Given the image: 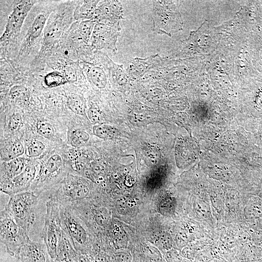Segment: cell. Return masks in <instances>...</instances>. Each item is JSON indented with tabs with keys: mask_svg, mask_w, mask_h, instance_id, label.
Here are the masks:
<instances>
[{
	"mask_svg": "<svg viewBox=\"0 0 262 262\" xmlns=\"http://www.w3.org/2000/svg\"><path fill=\"white\" fill-rule=\"evenodd\" d=\"M64 150L52 149L36 159L37 170L30 191L38 196L58 184L69 173L66 150Z\"/></svg>",
	"mask_w": 262,
	"mask_h": 262,
	"instance_id": "1",
	"label": "cell"
},
{
	"mask_svg": "<svg viewBox=\"0 0 262 262\" xmlns=\"http://www.w3.org/2000/svg\"><path fill=\"white\" fill-rule=\"evenodd\" d=\"M57 185L49 199L60 206L72 207L87 200L91 194L90 184L86 180L78 175L68 173Z\"/></svg>",
	"mask_w": 262,
	"mask_h": 262,
	"instance_id": "2",
	"label": "cell"
},
{
	"mask_svg": "<svg viewBox=\"0 0 262 262\" xmlns=\"http://www.w3.org/2000/svg\"><path fill=\"white\" fill-rule=\"evenodd\" d=\"M38 195L29 190L10 196L4 210L18 225L28 231L35 221Z\"/></svg>",
	"mask_w": 262,
	"mask_h": 262,
	"instance_id": "3",
	"label": "cell"
},
{
	"mask_svg": "<svg viewBox=\"0 0 262 262\" xmlns=\"http://www.w3.org/2000/svg\"><path fill=\"white\" fill-rule=\"evenodd\" d=\"M61 228L79 254H85L89 234L84 222L69 207L60 205Z\"/></svg>",
	"mask_w": 262,
	"mask_h": 262,
	"instance_id": "4",
	"label": "cell"
},
{
	"mask_svg": "<svg viewBox=\"0 0 262 262\" xmlns=\"http://www.w3.org/2000/svg\"><path fill=\"white\" fill-rule=\"evenodd\" d=\"M0 242L7 252L17 258L22 247L31 240L28 231L18 225L4 209L0 213Z\"/></svg>",
	"mask_w": 262,
	"mask_h": 262,
	"instance_id": "5",
	"label": "cell"
},
{
	"mask_svg": "<svg viewBox=\"0 0 262 262\" xmlns=\"http://www.w3.org/2000/svg\"><path fill=\"white\" fill-rule=\"evenodd\" d=\"M61 232L60 205L49 199L46 202L45 223L41 236L53 261L56 260L57 248Z\"/></svg>",
	"mask_w": 262,
	"mask_h": 262,
	"instance_id": "6",
	"label": "cell"
},
{
	"mask_svg": "<svg viewBox=\"0 0 262 262\" xmlns=\"http://www.w3.org/2000/svg\"><path fill=\"white\" fill-rule=\"evenodd\" d=\"M152 4V18L154 31L158 34L170 35L177 23V12L167 1L153 0Z\"/></svg>",
	"mask_w": 262,
	"mask_h": 262,
	"instance_id": "7",
	"label": "cell"
},
{
	"mask_svg": "<svg viewBox=\"0 0 262 262\" xmlns=\"http://www.w3.org/2000/svg\"><path fill=\"white\" fill-rule=\"evenodd\" d=\"M35 2L34 0H22L17 3L8 17L0 36L1 43H6L19 34L26 16Z\"/></svg>",
	"mask_w": 262,
	"mask_h": 262,
	"instance_id": "8",
	"label": "cell"
},
{
	"mask_svg": "<svg viewBox=\"0 0 262 262\" xmlns=\"http://www.w3.org/2000/svg\"><path fill=\"white\" fill-rule=\"evenodd\" d=\"M37 170L36 160H32L20 174L0 185V191L11 196L30 190Z\"/></svg>",
	"mask_w": 262,
	"mask_h": 262,
	"instance_id": "9",
	"label": "cell"
},
{
	"mask_svg": "<svg viewBox=\"0 0 262 262\" xmlns=\"http://www.w3.org/2000/svg\"><path fill=\"white\" fill-rule=\"evenodd\" d=\"M119 30V25L111 26L101 23L96 24L91 38L92 46L97 49L107 48L115 50V44Z\"/></svg>",
	"mask_w": 262,
	"mask_h": 262,
	"instance_id": "10",
	"label": "cell"
},
{
	"mask_svg": "<svg viewBox=\"0 0 262 262\" xmlns=\"http://www.w3.org/2000/svg\"><path fill=\"white\" fill-rule=\"evenodd\" d=\"M17 258L22 262H52L45 244L30 240L21 248Z\"/></svg>",
	"mask_w": 262,
	"mask_h": 262,
	"instance_id": "11",
	"label": "cell"
},
{
	"mask_svg": "<svg viewBox=\"0 0 262 262\" xmlns=\"http://www.w3.org/2000/svg\"><path fill=\"white\" fill-rule=\"evenodd\" d=\"M31 159L22 157L0 163V185L13 179L25 169Z\"/></svg>",
	"mask_w": 262,
	"mask_h": 262,
	"instance_id": "12",
	"label": "cell"
},
{
	"mask_svg": "<svg viewBox=\"0 0 262 262\" xmlns=\"http://www.w3.org/2000/svg\"><path fill=\"white\" fill-rule=\"evenodd\" d=\"M25 147L21 139L16 136L9 138L0 143V162L9 161L24 157Z\"/></svg>",
	"mask_w": 262,
	"mask_h": 262,
	"instance_id": "13",
	"label": "cell"
},
{
	"mask_svg": "<svg viewBox=\"0 0 262 262\" xmlns=\"http://www.w3.org/2000/svg\"><path fill=\"white\" fill-rule=\"evenodd\" d=\"M47 140L37 135L25 138L24 144L25 147L24 157L36 160L43 157L51 149H49L47 146Z\"/></svg>",
	"mask_w": 262,
	"mask_h": 262,
	"instance_id": "14",
	"label": "cell"
},
{
	"mask_svg": "<svg viewBox=\"0 0 262 262\" xmlns=\"http://www.w3.org/2000/svg\"><path fill=\"white\" fill-rule=\"evenodd\" d=\"M79 256V254L70 239L62 229L55 261L57 262H78Z\"/></svg>",
	"mask_w": 262,
	"mask_h": 262,
	"instance_id": "15",
	"label": "cell"
},
{
	"mask_svg": "<svg viewBox=\"0 0 262 262\" xmlns=\"http://www.w3.org/2000/svg\"><path fill=\"white\" fill-rule=\"evenodd\" d=\"M122 7L119 1H107L96 9L93 18L98 19L104 17L111 18L114 22H119L122 17Z\"/></svg>",
	"mask_w": 262,
	"mask_h": 262,
	"instance_id": "16",
	"label": "cell"
},
{
	"mask_svg": "<svg viewBox=\"0 0 262 262\" xmlns=\"http://www.w3.org/2000/svg\"><path fill=\"white\" fill-rule=\"evenodd\" d=\"M47 16L39 14L34 19L26 35L25 47H30L44 31L47 24Z\"/></svg>",
	"mask_w": 262,
	"mask_h": 262,
	"instance_id": "17",
	"label": "cell"
},
{
	"mask_svg": "<svg viewBox=\"0 0 262 262\" xmlns=\"http://www.w3.org/2000/svg\"><path fill=\"white\" fill-rule=\"evenodd\" d=\"M62 23L58 19H53L48 22L44 31L43 45H52L60 38L62 33Z\"/></svg>",
	"mask_w": 262,
	"mask_h": 262,
	"instance_id": "18",
	"label": "cell"
},
{
	"mask_svg": "<svg viewBox=\"0 0 262 262\" xmlns=\"http://www.w3.org/2000/svg\"><path fill=\"white\" fill-rule=\"evenodd\" d=\"M33 126L37 135L48 141L52 142L56 140V128L49 119H37Z\"/></svg>",
	"mask_w": 262,
	"mask_h": 262,
	"instance_id": "19",
	"label": "cell"
},
{
	"mask_svg": "<svg viewBox=\"0 0 262 262\" xmlns=\"http://www.w3.org/2000/svg\"><path fill=\"white\" fill-rule=\"evenodd\" d=\"M98 0H86L78 6L74 12V17L77 20H88L93 17Z\"/></svg>",
	"mask_w": 262,
	"mask_h": 262,
	"instance_id": "20",
	"label": "cell"
},
{
	"mask_svg": "<svg viewBox=\"0 0 262 262\" xmlns=\"http://www.w3.org/2000/svg\"><path fill=\"white\" fill-rule=\"evenodd\" d=\"M67 143L72 147L79 148L85 145L89 139V134L83 130L72 127L68 129Z\"/></svg>",
	"mask_w": 262,
	"mask_h": 262,
	"instance_id": "21",
	"label": "cell"
},
{
	"mask_svg": "<svg viewBox=\"0 0 262 262\" xmlns=\"http://www.w3.org/2000/svg\"><path fill=\"white\" fill-rule=\"evenodd\" d=\"M109 235L115 249L126 247L128 244V237L125 230L116 224L110 226L109 230Z\"/></svg>",
	"mask_w": 262,
	"mask_h": 262,
	"instance_id": "22",
	"label": "cell"
},
{
	"mask_svg": "<svg viewBox=\"0 0 262 262\" xmlns=\"http://www.w3.org/2000/svg\"><path fill=\"white\" fill-rule=\"evenodd\" d=\"M66 104L69 109L75 115H86L85 104L81 96L76 94L70 95L67 98Z\"/></svg>",
	"mask_w": 262,
	"mask_h": 262,
	"instance_id": "23",
	"label": "cell"
},
{
	"mask_svg": "<svg viewBox=\"0 0 262 262\" xmlns=\"http://www.w3.org/2000/svg\"><path fill=\"white\" fill-rule=\"evenodd\" d=\"M93 133L96 136L104 139H113L119 135V131L113 126L106 124H98L94 126Z\"/></svg>",
	"mask_w": 262,
	"mask_h": 262,
	"instance_id": "24",
	"label": "cell"
},
{
	"mask_svg": "<svg viewBox=\"0 0 262 262\" xmlns=\"http://www.w3.org/2000/svg\"><path fill=\"white\" fill-rule=\"evenodd\" d=\"M9 96L11 99L15 102H25L30 98V91L26 86L16 85L10 89Z\"/></svg>",
	"mask_w": 262,
	"mask_h": 262,
	"instance_id": "25",
	"label": "cell"
},
{
	"mask_svg": "<svg viewBox=\"0 0 262 262\" xmlns=\"http://www.w3.org/2000/svg\"><path fill=\"white\" fill-rule=\"evenodd\" d=\"M176 200L170 196L161 198L158 203L157 210L162 215L168 216L173 214L175 210Z\"/></svg>",
	"mask_w": 262,
	"mask_h": 262,
	"instance_id": "26",
	"label": "cell"
},
{
	"mask_svg": "<svg viewBox=\"0 0 262 262\" xmlns=\"http://www.w3.org/2000/svg\"><path fill=\"white\" fill-rule=\"evenodd\" d=\"M94 20H88L82 21L78 26V33L80 38L85 43H88L91 40L93 31L95 26Z\"/></svg>",
	"mask_w": 262,
	"mask_h": 262,
	"instance_id": "27",
	"label": "cell"
},
{
	"mask_svg": "<svg viewBox=\"0 0 262 262\" xmlns=\"http://www.w3.org/2000/svg\"><path fill=\"white\" fill-rule=\"evenodd\" d=\"M89 76L94 84L98 88H104L107 83L105 73L99 67H94L88 72Z\"/></svg>",
	"mask_w": 262,
	"mask_h": 262,
	"instance_id": "28",
	"label": "cell"
},
{
	"mask_svg": "<svg viewBox=\"0 0 262 262\" xmlns=\"http://www.w3.org/2000/svg\"><path fill=\"white\" fill-rule=\"evenodd\" d=\"M44 82L49 87H55L67 83L64 75L58 71L47 74L45 76Z\"/></svg>",
	"mask_w": 262,
	"mask_h": 262,
	"instance_id": "29",
	"label": "cell"
},
{
	"mask_svg": "<svg viewBox=\"0 0 262 262\" xmlns=\"http://www.w3.org/2000/svg\"><path fill=\"white\" fill-rule=\"evenodd\" d=\"M7 129L11 134H14L21 130L23 125V119L19 113L13 114L8 119Z\"/></svg>",
	"mask_w": 262,
	"mask_h": 262,
	"instance_id": "30",
	"label": "cell"
},
{
	"mask_svg": "<svg viewBox=\"0 0 262 262\" xmlns=\"http://www.w3.org/2000/svg\"><path fill=\"white\" fill-rule=\"evenodd\" d=\"M86 115L89 120L93 124H100L102 116L99 108L96 105H92L86 110Z\"/></svg>",
	"mask_w": 262,
	"mask_h": 262,
	"instance_id": "31",
	"label": "cell"
},
{
	"mask_svg": "<svg viewBox=\"0 0 262 262\" xmlns=\"http://www.w3.org/2000/svg\"><path fill=\"white\" fill-rule=\"evenodd\" d=\"M146 262H160L161 255L160 252L154 247H147L145 252Z\"/></svg>",
	"mask_w": 262,
	"mask_h": 262,
	"instance_id": "32",
	"label": "cell"
},
{
	"mask_svg": "<svg viewBox=\"0 0 262 262\" xmlns=\"http://www.w3.org/2000/svg\"><path fill=\"white\" fill-rule=\"evenodd\" d=\"M64 75L67 82L68 83L75 82L77 81L76 71L72 66H66L64 68Z\"/></svg>",
	"mask_w": 262,
	"mask_h": 262,
	"instance_id": "33",
	"label": "cell"
},
{
	"mask_svg": "<svg viewBox=\"0 0 262 262\" xmlns=\"http://www.w3.org/2000/svg\"><path fill=\"white\" fill-rule=\"evenodd\" d=\"M159 243L162 248L169 250L172 246V242L170 235L167 234L161 236L159 239Z\"/></svg>",
	"mask_w": 262,
	"mask_h": 262,
	"instance_id": "34",
	"label": "cell"
},
{
	"mask_svg": "<svg viewBox=\"0 0 262 262\" xmlns=\"http://www.w3.org/2000/svg\"><path fill=\"white\" fill-rule=\"evenodd\" d=\"M165 258L167 262H180L181 261L180 255L175 250L168 251Z\"/></svg>",
	"mask_w": 262,
	"mask_h": 262,
	"instance_id": "35",
	"label": "cell"
},
{
	"mask_svg": "<svg viewBox=\"0 0 262 262\" xmlns=\"http://www.w3.org/2000/svg\"><path fill=\"white\" fill-rule=\"evenodd\" d=\"M115 208L117 212L121 214H126L128 213L127 203L123 200H118L115 203Z\"/></svg>",
	"mask_w": 262,
	"mask_h": 262,
	"instance_id": "36",
	"label": "cell"
},
{
	"mask_svg": "<svg viewBox=\"0 0 262 262\" xmlns=\"http://www.w3.org/2000/svg\"><path fill=\"white\" fill-rule=\"evenodd\" d=\"M115 258L117 262H131V259L130 254L123 252H119L115 254Z\"/></svg>",
	"mask_w": 262,
	"mask_h": 262,
	"instance_id": "37",
	"label": "cell"
},
{
	"mask_svg": "<svg viewBox=\"0 0 262 262\" xmlns=\"http://www.w3.org/2000/svg\"><path fill=\"white\" fill-rule=\"evenodd\" d=\"M78 262H91V261L86 254H79Z\"/></svg>",
	"mask_w": 262,
	"mask_h": 262,
	"instance_id": "38",
	"label": "cell"
}]
</instances>
